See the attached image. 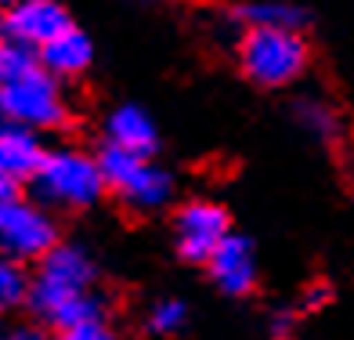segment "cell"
Returning <instances> with one entry per match:
<instances>
[{"label":"cell","instance_id":"obj_11","mask_svg":"<svg viewBox=\"0 0 354 340\" xmlns=\"http://www.w3.org/2000/svg\"><path fill=\"white\" fill-rule=\"evenodd\" d=\"M91 58H94L91 40L80 33V29H73V26L62 29L55 40H47V44L40 47V66H44L47 73H55L58 80H69V76L87 73Z\"/></svg>","mask_w":354,"mask_h":340},{"label":"cell","instance_id":"obj_3","mask_svg":"<svg viewBox=\"0 0 354 340\" xmlns=\"http://www.w3.org/2000/svg\"><path fill=\"white\" fill-rule=\"evenodd\" d=\"M33 185L44 203L66 206V210H84L91 203H98V196L109 188L102 163L80 149L47 152L40 170L33 174Z\"/></svg>","mask_w":354,"mask_h":340},{"label":"cell","instance_id":"obj_7","mask_svg":"<svg viewBox=\"0 0 354 340\" xmlns=\"http://www.w3.org/2000/svg\"><path fill=\"white\" fill-rule=\"evenodd\" d=\"M174 235H177V250H181L185 261H196L206 265L214 257V250L228 239V214L217 206V203H185L177 210V221H174Z\"/></svg>","mask_w":354,"mask_h":340},{"label":"cell","instance_id":"obj_2","mask_svg":"<svg viewBox=\"0 0 354 340\" xmlns=\"http://www.w3.org/2000/svg\"><path fill=\"white\" fill-rule=\"evenodd\" d=\"M311 47L300 29L289 26H250L239 40V69L261 87H289L308 73Z\"/></svg>","mask_w":354,"mask_h":340},{"label":"cell","instance_id":"obj_8","mask_svg":"<svg viewBox=\"0 0 354 340\" xmlns=\"http://www.w3.org/2000/svg\"><path fill=\"white\" fill-rule=\"evenodd\" d=\"M69 15L58 0H15L4 15V33L8 40H19L29 47H40L55 40L62 29H69Z\"/></svg>","mask_w":354,"mask_h":340},{"label":"cell","instance_id":"obj_10","mask_svg":"<svg viewBox=\"0 0 354 340\" xmlns=\"http://www.w3.org/2000/svg\"><path fill=\"white\" fill-rule=\"evenodd\" d=\"M44 156L47 152L33 127L0 116V174L15 177V181H26V177H33L40 170Z\"/></svg>","mask_w":354,"mask_h":340},{"label":"cell","instance_id":"obj_4","mask_svg":"<svg viewBox=\"0 0 354 340\" xmlns=\"http://www.w3.org/2000/svg\"><path fill=\"white\" fill-rule=\"evenodd\" d=\"M0 116L33 131H55L69 120V102L58 87V76L37 66L22 76L0 80Z\"/></svg>","mask_w":354,"mask_h":340},{"label":"cell","instance_id":"obj_22","mask_svg":"<svg viewBox=\"0 0 354 340\" xmlns=\"http://www.w3.org/2000/svg\"><path fill=\"white\" fill-rule=\"evenodd\" d=\"M15 4V0H0V8H11Z\"/></svg>","mask_w":354,"mask_h":340},{"label":"cell","instance_id":"obj_23","mask_svg":"<svg viewBox=\"0 0 354 340\" xmlns=\"http://www.w3.org/2000/svg\"><path fill=\"white\" fill-rule=\"evenodd\" d=\"M0 340H4V337H0Z\"/></svg>","mask_w":354,"mask_h":340},{"label":"cell","instance_id":"obj_9","mask_svg":"<svg viewBox=\"0 0 354 340\" xmlns=\"http://www.w3.org/2000/svg\"><path fill=\"white\" fill-rule=\"evenodd\" d=\"M206 268H210V279L217 283V289H224V294H232V297L250 294L253 283H257L253 247L246 239H239V235L224 239L221 247L214 250V257L206 261Z\"/></svg>","mask_w":354,"mask_h":340},{"label":"cell","instance_id":"obj_13","mask_svg":"<svg viewBox=\"0 0 354 340\" xmlns=\"http://www.w3.org/2000/svg\"><path fill=\"white\" fill-rule=\"evenodd\" d=\"M239 22L250 26H289V29H300L304 26V11L293 4H282V0H257V4H243L235 11Z\"/></svg>","mask_w":354,"mask_h":340},{"label":"cell","instance_id":"obj_6","mask_svg":"<svg viewBox=\"0 0 354 340\" xmlns=\"http://www.w3.org/2000/svg\"><path fill=\"white\" fill-rule=\"evenodd\" d=\"M58 247L55 217L44 206L15 199L0 206V250L15 261H40L47 250Z\"/></svg>","mask_w":354,"mask_h":340},{"label":"cell","instance_id":"obj_16","mask_svg":"<svg viewBox=\"0 0 354 340\" xmlns=\"http://www.w3.org/2000/svg\"><path fill=\"white\" fill-rule=\"evenodd\" d=\"M149 326L156 333H177L185 326V304L181 301H159L149 315Z\"/></svg>","mask_w":354,"mask_h":340},{"label":"cell","instance_id":"obj_12","mask_svg":"<svg viewBox=\"0 0 354 340\" xmlns=\"http://www.w3.org/2000/svg\"><path fill=\"white\" fill-rule=\"evenodd\" d=\"M105 134H109L112 145H120V149H131V152H141V156L156 152V123L149 120V112L138 109V105L112 109V116L105 123Z\"/></svg>","mask_w":354,"mask_h":340},{"label":"cell","instance_id":"obj_17","mask_svg":"<svg viewBox=\"0 0 354 340\" xmlns=\"http://www.w3.org/2000/svg\"><path fill=\"white\" fill-rule=\"evenodd\" d=\"M55 340H116V333H112V326L105 319H87V322H76V326L58 330Z\"/></svg>","mask_w":354,"mask_h":340},{"label":"cell","instance_id":"obj_14","mask_svg":"<svg viewBox=\"0 0 354 340\" xmlns=\"http://www.w3.org/2000/svg\"><path fill=\"white\" fill-rule=\"evenodd\" d=\"M297 120H300L304 131L315 134V138H322V141H329V138L340 134V116H336V109H333L329 102H322V98H304V102H297Z\"/></svg>","mask_w":354,"mask_h":340},{"label":"cell","instance_id":"obj_15","mask_svg":"<svg viewBox=\"0 0 354 340\" xmlns=\"http://www.w3.org/2000/svg\"><path fill=\"white\" fill-rule=\"evenodd\" d=\"M22 301H29V283H26L19 261L0 250V315L19 307Z\"/></svg>","mask_w":354,"mask_h":340},{"label":"cell","instance_id":"obj_21","mask_svg":"<svg viewBox=\"0 0 354 340\" xmlns=\"http://www.w3.org/2000/svg\"><path fill=\"white\" fill-rule=\"evenodd\" d=\"M4 37H8V33H4V22H0V47H4V44H8Z\"/></svg>","mask_w":354,"mask_h":340},{"label":"cell","instance_id":"obj_20","mask_svg":"<svg viewBox=\"0 0 354 340\" xmlns=\"http://www.w3.org/2000/svg\"><path fill=\"white\" fill-rule=\"evenodd\" d=\"M4 340H44V333H40V330H15V333H8Z\"/></svg>","mask_w":354,"mask_h":340},{"label":"cell","instance_id":"obj_18","mask_svg":"<svg viewBox=\"0 0 354 340\" xmlns=\"http://www.w3.org/2000/svg\"><path fill=\"white\" fill-rule=\"evenodd\" d=\"M15 199H19V181L8 177V174H0V206H8Z\"/></svg>","mask_w":354,"mask_h":340},{"label":"cell","instance_id":"obj_19","mask_svg":"<svg viewBox=\"0 0 354 340\" xmlns=\"http://www.w3.org/2000/svg\"><path fill=\"white\" fill-rule=\"evenodd\" d=\"M326 301H329V286H311L308 294H304V304L308 307H322Z\"/></svg>","mask_w":354,"mask_h":340},{"label":"cell","instance_id":"obj_5","mask_svg":"<svg viewBox=\"0 0 354 340\" xmlns=\"http://www.w3.org/2000/svg\"><path fill=\"white\" fill-rule=\"evenodd\" d=\"M98 163L105 170V181L116 196L134 206V210H156L163 206L174 196V181L163 167H156L149 156L131 152V149H120V145H105Z\"/></svg>","mask_w":354,"mask_h":340},{"label":"cell","instance_id":"obj_1","mask_svg":"<svg viewBox=\"0 0 354 340\" xmlns=\"http://www.w3.org/2000/svg\"><path fill=\"white\" fill-rule=\"evenodd\" d=\"M29 307L55 330L102 319V297L94 294V261L80 247H55L40 257L29 283Z\"/></svg>","mask_w":354,"mask_h":340}]
</instances>
